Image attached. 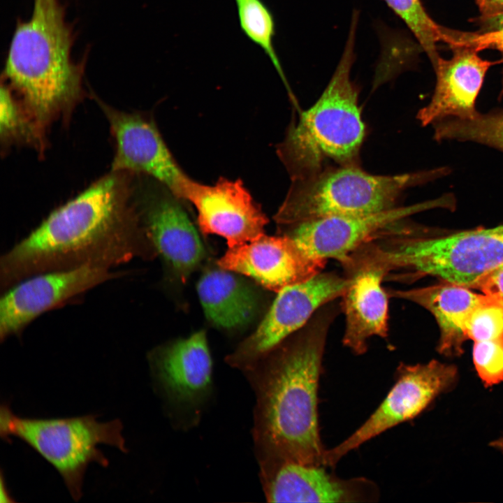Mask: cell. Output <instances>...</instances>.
<instances>
[{"mask_svg": "<svg viewBox=\"0 0 503 503\" xmlns=\"http://www.w3.org/2000/svg\"><path fill=\"white\" fill-rule=\"evenodd\" d=\"M182 200L161 183L145 192L136 208L152 246L184 281L204 256V248Z\"/></svg>", "mask_w": 503, "mask_h": 503, "instance_id": "cell-16", "label": "cell"}, {"mask_svg": "<svg viewBox=\"0 0 503 503\" xmlns=\"http://www.w3.org/2000/svg\"><path fill=\"white\" fill-rule=\"evenodd\" d=\"M416 230L374 241L371 256L395 279L431 276L473 289L503 264V225L429 234Z\"/></svg>", "mask_w": 503, "mask_h": 503, "instance_id": "cell-5", "label": "cell"}, {"mask_svg": "<svg viewBox=\"0 0 503 503\" xmlns=\"http://www.w3.org/2000/svg\"><path fill=\"white\" fill-rule=\"evenodd\" d=\"M358 17L354 12L344 52L329 83L297 123L290 125L278 146V156L291 180L319 171L327 159L337 166H358L365 126L358 92L350 78Z\"/></svg>", "mask_w": 503, "mask_h": 503, "instance_id": "cell-4", "label": "cell"}, {"mask_svg": "<svg viewBox=\"0 0 503 503\" xmlns=\"http://www.w3.org/2000/svg\"><path fill=\"white\" fill-rule=\"evenodd\" d=\"M73 41L60 0H34L31 18L17 23L4 75L43 134L82 94L84 66L72 59Z\"/></svg>", "mask_w": 503, "mask_h": 503, "instance_id": "cell-3", "label": "cell"}, {"mask_svg": "<svg viewBox=\"0 0 503 503\" xmlns=\"http://www.w3.org/2000/svg\"><path fill=\"white\" fill-rule=\"evenodd\" d=\"M482 18L503 14V0H476Z\"/></svg>", "mask_w": 503, "mask_h": 503, "instance_id": "cell-30", "label": "cell"}, {"mask_svg": "<svg viewBox=\"0 0 503 503\" xmlns=\"http://www.w3.org/2000/svg\"><path fill=\"white\" fill-rule=\"evenodd\" d=\"M453 196L403 207H394L368 214L334 216L289 226L291 237L313 257L333 258L342 265L362 246L375 240L404 232L401 221L420 212L437 207L453 209Z\"/></svg>", "mask_w": 503, "mask_h": 503, "instance_id": "cell-10", "label": "cell"}, {"mask_svg": "<svg viewBox=\"0 0 503 503\" xmlns=\"http://www.w3.org/2000/svg\"><path fill=\"white\" fill-rule=\"evenodd\" d=\"M97 101L115 142L112 171L147 175L183 201L191 179L180 167L154 122L140 114L122 112Z\"/></svg>", "mask_w": 503, "mask_h": 503, "instance_id": "cell-12", "label": "cell"}, {"mask_svg": "<svg viewBox=\"0 0 503 503\" xmlns=\"http://www.w3.org/2000/svg\"><path fill=\"white\" fill-rule=\"evenodd\" d=\"M328 307H321L291 340L268 353L262 365L247 371L256 397L253 432L260 459L326 466L318 391L335 313Z\"/></svg>", "mask_w": 503, "mask_h": 503, "instance_id": "cell-2", "label": "cell"}, {"mask_svg": "<svg viewBox=\"0 0 503 503\" xmlns=\"http://www.w3.org/2000/svg\"><path fill=\"white\" fill-rule=\"evenodd\" d=\"M120 420L99 422L95 415L64 418H31L14 414L3 404L0 434L6 441L15 437L51 464L62 477L75 501L82 495L86 469L91 462L103 467L109 462L98 446L107 444L127 453Z\"/></svg>", "mask_w": 503, "mask_h": 503, "instance_id": "cell-7", "label": "cell"}, {"mask_svg": "<svg viewBox=\"0 0 503 503\" xmlns=\"http://www.w3.org/2000/svg\"><path fill=\"white\" fill-rule=\"evenodd\" d=\"M150 358L154 376L170 403L194 408L205 400L212 388V361L203 331L156 349Z\"/></svg>", "mask_w": 503, "mask_h": 503, "instance_id": "cell-19", "label": "cell"}, {"mask_svg": "<svg viewBox=\"0 0 503 503\" xmlns=\"http://www.w3.org/2000/svg\"><path fill=\"white\" fill-rule=\"evenodd\" d=\"M437 136L442 141L472 142L503 152V109L480 112L472 119H444L437 126Z\"/></svg>", "mask_w": 503, "mask_h": 503, "instance_id": "cell-23", "label": "cell"}, {"mask_svg": "<svg viewBox=\"0 0 503 503\" xmlns=\"http://www.w3.org/2000/svg\"><path fill=\"white\" fill-rule=\"evenodd\" d=\"M446 174V168L382 175L367 173L358 166L324 167L291 180L275 220L289 227L324 217L384 211L396 207L406 189Z\"/></svg>", "mask_w": 503, "mask_h": 503, "instance_id": "cell-6", "label": "cell"}, {"mask_svg": "<svg viewBox=\"0 0 503 503\" xmlns=\"http://www.w3.org/2000/svg\"><path fill=\"white\" fill-rule=\"evenodd\" d=\"M242 30L254 43L259 45L269 57L286 87L289 86L280 61L274 48L273 16L261 0H235Z\"/></svg>", "mask_w": 503, "mask_h": 503, "instance_id": "cell-24", "label": "cell"}, {"mask_svg": "<svg viewBox=\"0 0 503 503\" xmlns=\"http://www.w3.org/2000/svg\"><path fill=\"white\" fill-rule=\"evenodd\" d=\"M490 446L503 453V436L491 441Z\"/></svg>", "mask_w": 503, "mask_h": 503, "instance_id": "cell-31", "label": "cell"}, {"mask_svg": "<svg viewBox=\"0 0 503 503\" xmlns=\"http://www.w3.org/2000/svg\"><path fill=\"white\" fill-rule=\"evenodd\" d=\"M183 201L196 210L202 232L223 237L228 247L264 234L268 219L241 180L222 177L207 185L191 180Z\"/></svg>", "mask_w": 503, "mask_h": 503, "instance_id": "cell-14", "label": "cell"}, {"mask_svg": "<svg viewBox=\"0 0 503 503\" xmlns=\"http://www.w3.org/2000/svg\"><path fill=\"white\" fill-rule=\"evenodd\" d=\"M468 340L474 342L503 337V306L483 295L466 325Z\"/></svg>", "mask_w": 503, "mask_h": 503, "instance_id": "cell-26", "label": "cell"}, {"mask_svg": "<svg viewBox=\"0 0 503 503\" xmlns=\"http://www.w3.org/2000/svg\"><path fill=\"white\" fill-rule=\"evenodd\" d=\"M349 284L346 275L321 272L283 288L256 330L227 358L228 363L249 370L302 328L322 307L341 298Z\"/></svg>", "mask_w": 503, "mask_h": 503, "instance_id": "cell-9", "label": "cell"}, {"mask_svg": "<svg viewBox=\"0 0 503 503\" xmlns=\"http://www.w3.org/2000/svg\"><path fill=\"white\" fill-rule=\"evenodd\" d=\"M0 97L1 140L5 143L23 141L34 143L37 145L40 144L43 134L28 111L22 110V106L17 101L9 85H1Z\"/></svg>", "mask_w": 503, "mask_h": 503, "instance_id": "cell-25", "label": "cell"}, {"mask_svg": "<svg viewBox=\"0 0 503 503\" xmlns=\"http://www.w3.org/2000/svg\"><path fill=\"white\" fill-rule=\"evenodd\" d=\"M349 284L342 298L344 345L356 355L366 352L374 336H388V293L382 286L387 273L379 265L353 252L342 264Z\"/></svg>", "mask_w": 503, "mask_h": 503, "instance_id": "cell-17", "label": "cell"}, {"mask_svg": "<svg viewBox=\"0 0 503 503\" xmlns=\"http://www.w3.org/2000/svg\"><path fill=\"white\" fill-rule=\"evenodd\" d=\"M472 361L476 374L486 388L503 382V337L474 342Z\"/></svg>", "mask_w": 503, "mask_h": 503, "instance_id": "cell-27", "label": "cell"}, {"mask_svg": "<svg viewBox=\"0 0 503 503\" xmlns=\"http://www.w3.org/2000/svg\"><path fill=\"white\" fill-rule=\"evenodd\" d=\"M449 59L439 58L434 68L436 84L430 101L416 115L423 126L446 119H472L479 115L476 102L484 78L495 63L483 59L477 51L460 45Z\"/></svg>", "mask_w": 503, "mask_h": 503, "instance_id": "cell-18", "label": "cell"}, {"mask_svg": "<svg viewBox=\"0 0 503 503\" xmlns=\"http://www.w3.org/2000/svg\"><path fill=\"white\" fill-rule=\"evenodd\" d=\"M414 35L429 57L433 68L440 57L437 43L444 42L451 47L455 45L460 31L438 25L426 12L421 0H384Z\"/></svg>", "mask_w": 503, "mask_h": 503, "instance_id": "cell-22", "label": "cell"}, {"mask_svg": "<svg viewBox=\"0 0 503 503\" xmlns=\"http://www.w3.org/2000/svg\"><path fill=\"white\" fill-rule=\"evenodd\" d=\"M472 289L442 281L440 284L408 290H390L388 296L414 302L434 316L439 329L437 352L448 358L459 357L468 340L467 320L483 298Z\"/></svg>", "mask_w": 503, "mask_h": 503, "instance_id": "cell-20", "label": "cell"}, {"mask_svg": "<svg viewBox=\"0 0 503 503\" xmlns=\"http://www.w3.org/2000/svg\"><path fill=\"white\" fill-rule=\"evenodd\" d=\"M473 289L481 290L483 295L503 306V264L484 275Z\"/></svg>", "mask_w": 503, "mask_h": 503, "instance_id": "cell-29", "label": "cell"}, {"mask_svg": "<svg viewBox=\"0 0 503 503\" xmlns=\"http://www.w3.org/2000/svg\"><path fill=\"white\" fill-rule=\"evenodd\" d=\"M263 491L270 502H377L378 486L365 477L342 479L325 465L260 459Z\"/></svg>", "mask_w": 503, "mask_h": 503, "instance_id": "cell-13", "label": "cell"}, {"mask_svg": "<svg viewBox=\"0 0 503 503\" xmlns=\"http://www.w3.org/2000/svg\"><path fill=\"white\" fill-rule=\"evenodd\" d=\"M122 274L110 268L86 265L43 272L19 281L1 295V341L21 333L43 313Z\"/></svg>", "mask_w": 503, "mask_h": 503, "instance_id": "cell-11", "label": "cell"}, {"mask_svg": "<svg viewBox=\"0 0 503 503\" xmlns=\"http://www.w3.org/2000/svg\"><path fill=\"white\" fill-rule=\"evenodd\" d=\"M122 173L113 171L55 209L2 255L1 289L43 272L113 268L146 257L152 245Z\"/></svg>", "mask_w": 503, "mask_h": 503, "instance_id": "cell-1", "label": "cell"}, {"mask_svg": "<svg viewBox=\"0 0 503 503\" xmlns=\"http://www.w3.org/2000/svg\"><path fill=\"white\" fill-rule=\"evenodd\" d=\"M481 31L474 33L471 47L476 51L486 48H493L502 53L503 62V14L498 16L482 18L479 17ZM503 96V71L502 89L500 98Z\"/></svg>", "mask_w": 503, "mask_h": 503, "instance_id": "cell-28", "label": "cell"}, {"mask_svg": "<svg viewBox=\"0 0 503 503\" xmlns=\"http://www.w3.org/2000/svg\"><path fill=\"white\" fill-rule=\"evenodd\" d=\"M326 263V260L311 256L288 235L270 236L264 233L246 243L228 247L218 265L277 293L322 272Z\"/></svg>", "mask_w": 503, "mask_h": 503, "instance_id": "cell-15", "label": "cell"}, {"mask_svg": "<svg viewBox=\"0 0 503 503\" xmlns=\"http://www.w3.org/2000/svg\"><path fill=\"white\" fill-rule=\"evenodd\" d=\"M236 272L224 269L206 272L197 284L204 313L213 324L235 328L250 323L260 305L256 291Z\"/></svg>", "mask_w": 503, "mask_h": 503, "instance_id": "cell-21", "label": "cell"}, {"mask_svg": "<svg viewBox=\"0 0 503 503\" xmlns=\"http://www.w3.org/2000/svg\"><path fill=\"white\" fill-rule=\"evenodd\" d=\"M458 367L432 359L426 363H401L395 384L371 416L352 435L326 449L325 463L334 467L351 451L400 423L423 413L439 396L452 391L459 381Z\"/></svg>", "mask_w": 503, "mask_h": 503, "instance_id": "cell-8", "label": "cell"}]
</instances>
